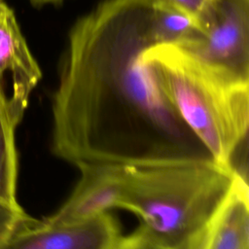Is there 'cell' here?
I'll list each match as a JSON object with an SVG mask.
<instances>
[{
    "label": "cell",
    "instance_id": "cell-1",
    "mask_svg": "<svg viewBox=\"0 0 249 249\" xmlns=\"http://www.w3.org/2000/svg\"><path fill=\"white\" fill-rule=\"evenodd\" d=\"M152 12L149 0H102L72 25L53 96L56 157L78 168L214 160L140 59Z\"/></svg>",
    "mask_w": 249,
    "mask_h": 249
},
{
    "label": "cell",
    "instance_id": "cell-2",
    "mask_svg": "<svg viewBox=\"0 0 249 249\" xmlns=\"http://www.w3.org/2000/svg\"><path fill=\"white\" fill-rule=\"evenodd\" d=\"M140 59L211 158L233 168L248 131L249 76L176 44L151 45Z\"/></svg>",
    "mask_w": 249,
    "mask_h": 249
},
{
    "label": "cell",
    "instance_id": "cell-3",
    "mask_svg": "<svg viewBox=\"0 0 249 249\" xmlns=\"http://www.w3.org/2000/svg\"><path fill=\"white\" fill-rule=\"evenodd\" d=\"M122 206L166 249H181L202 232L237 171L214 160L120 165Z\"/></svg>",
    "mask_w": 249,
    "mask_h": 249
},
{
    "label": "cell",
    "instance_id": "cell-4",
    "mask_svg": "<svg viewBox=\"0 0 249 249\" xmlns=\"http://www.w3.org/2000/svg\"><path fill=\"white\" fill-rule=\"evenodd\" d=\"M179 46L249 76V0H217L202 31Z\"/></svg>",
    "mask_w": 249,
    "mask_h": 249
},
{
    "label": "cell",
    "instance_id": "cell-5",
    "mask_svg": "<svg viewBox=\"0 0 249 249\" xmlns=\"http://www.w3.org/2000/svg\"><path fill=\"white\" fill-rule=\"evenodd\" d=\"M121 238L120 224L109 212L66 225L27 215L0 249H115Z\"/></svg>",
    "mask_w": 249,
    "mask_h": 249
},
{
    "label": "cell",
    "instance_id": "cell-6",
    "mask_svg": "<svg viewBox=\"0 0 249 249\" xmlns=\"http://www.w3.org/2000/svg\"><path fill=\"white\" fill-rule=\"evenodd\" d=\"M41 78L40 66L9 7L0 18V89L23 115L30 93Z\"/></svg>",
    "mask_w": 249,
    "mask_h": 249
},
{
    "label": "cell",
    "instance_id": "cell-7",
    "mask_svg": "<svg viewBox=\"0 0 249 249\" xmlns=\"http://www.w3.org/2000/svg\"><path fill=\"white\" fill-rule=\"evenodd\" d=\"M68 199L53 215L44 218L53 225L87 220L122 206L120 165H85Z\"/></svg>",
    "mask_w": 249,
    "mask_h": 249
},
{
    "label": "cell",
    "instance_id": "cell-8",
    "mask_svg": "<svg viewBox=\"0 0 249 249\" xmlns=\"http://www.w3.org/2000/svg\"><path fill=\"white\" fill-rule=\"evenodd\" d=\"M204 249H249L248 184L238 171L208 224Z\"/></svg>",
    "mask_w": 249,
    "mask_h": 249
},
{
    "label": "cell",
    "instance_id": "cell-9",
    "mask_svg": "<svg viewBox=\"0 0 249 249\" xmlns=\"http://www.w3.org/2000/svg\"><path fill=\"white\" fill-rule=\"evenodd\" d=\"M23 115L0 89V201L19 206L17 200L18 154L15 131Z\"/></svg>",
    "mask_w": 249,
    "mask_h": 249
},
{
    "label": "cell",
    "instance_id": "cell-10",
    "mask_svg": "<svg viewBox=\"0 0 249 249\" xmlns=\"http://www.w3.org/2000/svg\"><path fill=\"white\" fill-rule=\"evenodd\" d=\"M149 32L153 45H180L198 32V28L191 18L180 13L153 8Z\"/></svg>",
    "mask_w": 249,
    "mask_h": 249
},
{
    "label": "cell",
    "instance_id": "cell-11",
    "mask_svg": "<svg viewBox=\"0 0 249 249\" xmlns=\"http://www.w3.org/2000/svg\"><path fill=\"white\" fill-rule=\"evenodd\" d=\"M155 9L171 10L191 18L201 32L210 16L212 6L207 0H149Z\"/></svg>",
    "mask_w": 249,
    "mask_h": 249
},
{
    "label": "cell",
    "instance_id": "cell-12",
    "mask_svg": "<svg viewBox=\"0 0 249 249\" xmlns=\"http://www.w3.org/2000/svg\"><path fill=\"white\" fill-rule=\"evenodd\" d=\"M27 216L20 206H13L0 201V248L18 224Z\"/></svg>",
    "mask_w": 249,
    "mask_h": 249
},
{
    "label": "cell",
    "instance_id": "cell-13",
    "mask_svg": "<svg viewBox=\"0 0 249 249\" xmlns=\"http://www.w3.org/2000/svg\"><path fill=\"white\" fill-rule=\"evenodd\" d=\"M115 249H166L152 240L139 227L130 234L122 236Z\"/></svg>",
    "mask_w": 249,
    "mask_h": 249
},
{
    "label": "cell",
    "instance_id": "cell-14",
    "mask_svg": "<svg viewBox=\"0 0 249 249\" xmlns=\"http://www.w3.org/2000/svg\"><path fill=\"white\" fill-rule=\"evenodd\" d=\"M207 227H206V229L202 232H200L197 236H196L192 241H190L187 245H185L181 249H204L205 240H206Z\"/></svg>",
    "mask_w": 249,
    "mask_h": 249
},
{
    "label": "cell",
    "instance_id": "cell-15",
    "mask_svg": "<svg viewBox=\"0 0 249 249\" xmlns=\"http://www.w3.org/2000/svg\"><path fill=\"white\" fill-rule=\"evenodd\" d=\"M30 3L36 7H42L45 5H57L61 4L64 0H29Z\"/></svg>",
    "mask_w": 249,
    "mask_h": 249
},
{
    "label": "cell",
    "instance_id": "cell-16",
    "mask_svg": "<svg viewBox=\"0 0 249 249\" xmlns=\"http://www.w3.org/2000/svg\"><path fill=\"white\" fill-rule=\"evenodd\" d=\"M9 9V6L7 5L5 0H0V18L3 16V14Z\"/></svg>",
    "mask_w": 249,
    "mask_h": 249
},
{
    "label": "cell",
    "instance_id": "cell-17",
    "mask_svg": "<svg viewBox=\"0 0 249 249\" xmlns=\"http://www.w3.org/2000/svg\"><path fill=\"white\" fill-rule=\"evenodd\" d=\"M211 5H214V3L217 1V0H207Z\"/></svg>",
    "mask_w": 249,
    "mask_h": 249
}]
</instances>
